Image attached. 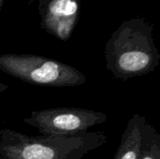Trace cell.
Returning a JSON list of instances; mask_svg holds the SVG:
<instances>
[{
	"instance_id": "obj_1",
	"label": "cell",
	"mask_w": 160,
	"mask_h": 159,
	"mask_svg": "<svg viewBox=\"0 0 160 159\" xmlns=\"http://www.w3.org/2000/svg\"><path fill=\"white\" fill-rule=\"evenodd\" d=\"M155 26L142 17L124 21L105 45L107 69L115 79L128 81L153 72L160 65L154 39Z\"/></svg>"
},
{
	"instance_id": "obj_2",
	"label": "cell",
	"mask_w": 160,
	"mask_h": 159,
	"mask_svg": "<svg viewBox=\"0 0 160 159\" xmlns=\"http://www.w3.org/2000/svg\"><path fill=\"white\" fill-rule=\"evenodd\" d=\"M108 138L102 131L54 137L29 136L10 128H1L0 159H82L104 145Z\"/></svg>"
},
{
	"instance_id": "obj_3",
	"label": "cell",
	"mask_w": 160,
	"mask_h": 159,
	"mask_svg": "<svg viewBox=\"0 0 160 159\" xmlns=\"http://www.w3.org/2000/svg\"><path fill=\"white\" fill-rule=\"evenodd\" d=\"M0 70L25 83L46 87L82 85L86 77L78 68L32 53L0 54Z\"/></svg>"
},
{
	"instance_id": "obj_4",
	"label": "cell",
	"mask_w": 160,
	"mask_h": 159,
	"mask_svg": "<svg viewBox=\"0 0 160 159\" xmlns=\"http://www.w3.org/2000/svg\"><path fill=\"white\" fill-rule=\"evenodd\" d=\"M108 116L104 112L87 109L58 107L34 111L23 123L36 127L40 135L73 137L85 133L94 126L103 124Z\"/></svg>"
},
{
	"instance_id": "obj_5",
	"label": "cell",
	"mask_w": 160,
	"mask_h": 159,
	"mask_svg": "<svg viewBox=\"0 0 160 159\" xmlns=\"http://www.w3.org/2000/svg\"><path fill=\"white\" fill-rule=\"evenodd\" d=\"M40 27L61 41L68 40L79 22L81 0L38 2Z\"/></svg>"
},
{
	"instance_id": "obj_6",
	"label": "cell",
	"mask_w": 160,
	"mask_h": 159,
	"mask_svg": "<svg viewBox=\"0 0 160 159\" xmlns=\"http://www.w3.org/2000/svg\"><path fill=\"white\" fill-rule=\"evenodd\" d=\"M146 122L145 116L139 113L133 114L122 134L120 145L113 159H139L143 127Z\"/></svg>"
},
{
	"instance_id": "obj_7",
	"label": "cell",
	"mask_w": 160,
	"mask_h": 159,
	"mask_svg": "<svg viewBox=\"0 0 160 159\" xmlns=\"http://www.w3.org/2000/svg\"><path fill=\"white\" fill-rule=\"evenodd\" d=\"M139 159H160V134L148 121L143 127Z\"/></svg>"
},
{
	"instance_id": "obj_8",
	"label": "cell",
	"mask_w": 160,
	"mask_h": 159,
	"mask_svg": "<svg viewBox=\"0 0 160 159\" xmlns=\"http://www.w3.org/2000/svg\"><path fill=\"white\" fill-rule=\"evenodd\" d=\"M8 88H9L8 85L5 84V83H3V82H0V93H3V92L7 91Z\"/></svg>"
},
{
	"instance_id": "obj_9",
	"label": "cell",
	"mask_w": 160,
	"mask_h": 159,
	"mask_svg": "<svg viewBox=\"0 0 160 159\" xmlns=\"http://www.w3.org/2000/svg\"><path fill=\"white\" fill-rule=\"evenodd\" d=\"M4 2H5V0H0V11H1V9H2V7H3Z\"/></svg>"
},
{
	"instance_id": "obj_10",
	"label": "cell",
	"mask_w": 160,
	"mask_h": 159,
	"mask_svg": "<svg viewBox=\"0 0 160 159\" xmlns=\"http://www.w3.org/2000/svg\"><path fill=\"white\" fill-rule=\"evenodd\" d=\"M35 1H38V2H41V1H44V0H30L29 3H32V2H35Z\"/></svg>"
}]
</instances>
